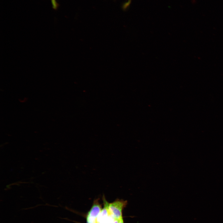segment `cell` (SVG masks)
Masks as SVG:
<instances>
[{
    "mask_svg": "<svg viewBox=\"0 0 223 223\" xmlns=\"http://www.w3.org/2000/svg\"><path fill=\"white\" fill-rule=\"evenodd\" d=\"M102 209L99 199L94 200L91 208L87 214L86 223H97V218Z\"/></svg>",
    "mask_w": 223,
    "mask_h": 223,
    "instance_id": "2",
    "label": "cell"
},
{
    "mask_svg": "<svg viewBox=\"0 0 223 223\" xmlns=\"http://www.w3.org/2000/svg\"><path fill=\"white\" fill-rule=\"evenodd\" d=\"M128 203L127 200L117 199L109 203L108 210L110 214L115 219L119 220L123 217L122 212Z\"/></svg>",
    "mask_w": 223,
    "mask_h": 223,
    "instance_id": "1",
    "label": "cell"
},
{
    "mask_svg": "<svg viewBox=\"0 0 223 223\" xmlns=\"http://www.w3.org/2000/svg\"><path fill=\"white\" fill-rule=\"evenodd\" d=\"M118 223H124L123 217L119 220Z\"/></svg>",
    "mask_w": 223,
    "mask_h": 223,
    "instance_id": "3",
    "label": "cell"
}]
</instances>
